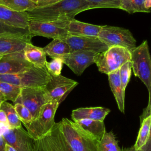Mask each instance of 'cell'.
<instances>
[{"mask_svg":"<svg viewBox=\"0 0 151 151\" xmlns=\"http://www.w3.org/2000/svg\"><path fill=\"white\" fill-rule=\"evenodd\" d=\"M94 8H120L121 0H85Z\"/></svg>","mask_w":151,"mask_h":151,"instance_id":"1f68e13d","label":"cell"},{"mask_svg":"<svg viewBox=\"0 0 151 151\" xmlns=\"http://www.w3.org/2000/svg\"><path fill=\"white\" fill-rule=\"evenodd\" d=\"M110 112L109 109L103 107H80L73 110L71 116L73 122L83 119L104 121Z\"/></svg>","mask_w":151,"mask_h":151,"instance_id":"d6986e66","label":"cell"},{"mask_svg":"<svg viewBox=\"0 0 151 151\" xmlns=\"http://www.w3.org/2000/svg\"><path fill=\"white\" fill-rule=\"evenodd\" d=\"M96 53L91 51H76L61 56V58L77 76H81L89 65L94 63Z\"/></svg>","mask_w":151,"mask_h":151,"instance_id":"5bb4252c","label":"cell"},{"mask_svg":"<svg viewBox=\"0 0 151 151\" xmlns=\"http://www.w3.org/2000/svg\"><path fill=\"white\" fill-rule=\"evenodd\" d=\"M0 5L17 12L29 11L37 7L31 0H0Z\"/></svg>","mask_w":151,"mask_h":151,"instance_id":"cb8c5ba5","label":"cell"},{"mask_svg":"<svg viewBox=\"0 0 151 151\" xmlns=\"http://www.w3.org/2000/svg\"><path fill=\"white\" fill-rule=\"evenodd\" d=\"M78 84L77 81L61 75H50L44 88L50 101L55 100L60 104Z\"/></svg>","mask_w":151,"mask_h":151,"instance_id":"8fae6325","label":"cell"},{"mask_svg":"<svg viewBox=\"0 0 151 151\" xmlns=\"http://www.w3.org/2000/svg\"><path fill=\"white\" fill-rule=\"evenodd\" d=\"M145 0H121L120 9L124 10L129 14L135 12H150L145 7Z\"/></svg>","mask_w":151,"mask_h":151,"instance_id":"83f0119b","label":"cell"},{"mask_svg":"<svg viewBox=\"0 0 151 151\" xmlns=\"http://www.w3.org/2000/svg\"><path fill=\"white\" fill-rule=\"evenodd\" d=\"M91 9L92 6L85 0H62L27 12L29 20L54 22L74 19L78 14Z\"/></svg>","mask_w":151,"mask_h":151,"instance_id":"6da1fadb","label":"cell"},{"mask_svg":"<svg viewBox=\"0 0 151 151\" xmlns=\"http://www.w3.org/2000/svg\"><path fill=\"white\" fill-rule=\"evenodd\" d=\"M122 151H139V150H136L134 146H131L130 147H127V148H123L122 149Z\"/></svg>","mask_w":151,"mask_h":151,"instance_id":"7bdbcfd3","label":"cell"},{"mask_svg":"<svg viewBox=\"0 0 151 151\" xmlns=\"http://www.w3.org/2000/svg\"><path fill=\"white\" fill-rule=\"evenodd\" d=\"M63 40L69 45L71 52L85 51L97 54L109 48L108 46L98 37L68 35Z\"/></svg>","mask_w":151,"mask_h":151,"instance_id":"4fadbf2b","label":"cell"},{"mask_svg":"<svg viewBox=\"0 0 151 151\" xmlns=\"http://www.w3.org/2000/svg\"><path fill=\"white\" fill-rule=\"evenodd\" d=\"M149 91V101L147 106L143 109L142 114L140 116V123L143 121L144 119L149 116H151V85L148 89Z\"/></svg>","mask_w":151,"mask_h":151,"instance_id":"e575fe53","label":"cell"},{"mask_svg":"<svg viewBox=\"0 0 151 151\" xmlns=\"http://www.w3.org/2000/svg\"><path fill=\"white\" fill-rule=\"evenodd\" d=\"M144 5L146 9L151 11V0H145Z\"/></svg>","mask_w":151,"mask_h":151,"instance_id":"60d3db41","label":"cell"},{"mask_svg":"<svg viewBox=\"0 0 151 151\" xmlns=\"http://www.w3.org/2000/svg\"><path fill=\"white\" fill-rule=\"evenodd\" d=\"M43 138L50 151H73L61 132L58 123Z\"/></svg>","mask_w":151,"mask_h":151,"instance_id":"ac0fdd59","label":"cell"},{"mask_svg":"<svg viewBox=\"0 0 151 151\" xmlns=\"http://www.w3.org/2000/svg\"><path fill=\"white\" fill-rule=\"evenodd\" d=\"M35 151H50L43 137L35 140Z\"/></svg>","mask_w":151,"mask_h":151,"instance_id":"d590c367","label":"cell"},{"mask_svg":"<svg viewBox=\"0 0 151 151\" xmlns=\"http://www.w3.org/2000/svg\"><path fill=\"white\" fill-rule=\"evenodd\" d=\"M37 7H41L54 4L62 0H32Z\"/></svg>","mask_w":151,"mask_h":151,"instance_id":"8d00e7d4","label":"cell"},{"mask_svg":"<svg viewBox=\"0 0 151 151\" xmlns=\"http://www.w3.org/2000/svg\"><path fill=\"white\" fill-rule=\"evenodd\" d=\"M50 78L46 67L33 66L29 70L14 74H0V81L21 88L44 87Z\"/></svg>","mask_w":151,"mask_h":151,"instance_id":"5b68a950","label":"cell"},{"mask_svg":"<svg viewBox=\"0 0 151 151\" xmlns=\"http://www.w3.org/2000/svg\"><path fill=\"white\" fill-rule=\"evenodd\" d=\"M4 101H6L5 100V99H4V97H3V96H2L1 94H0V107H1V104H2Z\"/></svg>","mask_w":151,"mask_h":151,"instance_id":"ee69618b","label":"cell"},{"mask_svg":"<svg viewBox=\"0 0 151 151\" xmlns=\"http://www.w3.org/2000/svg\"><path fill=\"white\" fill-rule=\"evenodd\" d=\"M22 88L6 82L0 81V94L5 101L10 100L14 103L19 97Z\"/></svg>","mask_w":151,"mask_h":151,"instance_id":"4316f807","label":"cell"},{"mask_svg":"<svg viewBox=\"0 0 151 151\" xmlns=\"http://www.w3.org/2000/svg\"><path fill=\"white\" fill-rule=\"evenodd\" d=\"M131 61V52L121 47H110L104 51L97 53L94 63L100 72L109 74L117 70L127 61Z\"/></svg>","mask_w":151,"mask_h":151,"instance_id":"277c9868","label":"cell"},{"mask_svg":"<svg viewBox=\"0 0 151 151\" xmlns=\"http://www.w3.org/2000/svg\"><path fill=\"white\" fill-rule=\"evenodd\" d=\"M29 18L27 11L17 12L0 5V22L20 28H28Z\"/></svg>","mask_w":151,"mask_h":151,"instance_id":"2e32d148","label":"cell"},{"mask_svg":"<svg viewBox=\"0 0 151 151\" xmlns=\"http://www.w3.org/2000/svg\"><path fill=\"white\" fill-rule=\"evenodd\" d=\"M101 26L83 22L74 18L68 21L67 30L68 35L98 37Z\"/></svg>","mask_w":151,"mask_h":151,"instance_id":"e0dca14e","label":"cell"},{"mask_svg":"<svg viewBox=\"0 0 151 151\" xmlns=\"http://www.w3.org/2000/svg\"><path fill=\"white\" fill-rule=\"evenodd\" d=\"M63 61L60 57L53 58L50 62H46L45 67L50 75L60 76L63 65Z\"/></svg>","mask_w":151,"mask_h":151,"instance_id":"836d02e7","label":"cell"},{"mask_svg":"<svg viewBox=\"0 0 151 151\" xmlns=\"http://www.w3.org/2000/svg\"><path fill=\"white\" fill-rule=\"evenodd\" d=\"M98 151H122L113 132H106L98 145Z\"/></svg>","mask_w":151,"mask_h":151,"instance_id":"d4e9b609","label":"cell"},{"mask_svg":"<svg viewBox=\"0 0 151 151\" xmlns=\"http://www.w3.org/2000/svg\"><path fill=\"white\" fill-rule=\"evenodd\" d=\"M43 50L46 55L52 58L61 57L63 55L71 52L70 48L67 43L63 40L55 39L50 42Z\"/></svg>","mask_w":151,"mask_h":151,"instance_id":"603a6c76","label":"cell"},{"mask_svg":"<svg viewBox=\"0 0 151 151\" xmlns=\"http://www.w3.org/2000/svg\"><path fill=\"white\" fill-rule=\"evenodd\" d=\"M14 106L19 119L24 124L30 123L34 119L30 111L23 104L15 103Z\"/></svg>","mask_w":151,"mask_h":151,"instance_id":"4dcf8cb0","label":"cell"},{"mask_svg":"<svg viewBox=\"0 0 151 151\" xmlns=\"http://www.w3.org/2000/svg\"><path fill=\"white\" fill-rule=\"evenodd\" d=\"M132 69V66L131 61H127L124 64H123L119 68V76L123 88L124 90H126V87L130 78Z\"/></svg>","mask_w":151,"mask_h":151,"instance_id":"d6a6232c","label":"cell"},{"mask_svg":"<svg viewBox=\"0 0 151 151\" xmlns=\"http://www.w3.org/2000/svg\"><path fill=\"white\" fill-rule=\"evenodd\" d=\"M58 123L64 139L73 151H98L99 141L76 122L63 118Z\"/></svg>","mask_w":151,"mask_h":151,"instance_id":"7a4b0ae2","label":"cell"},{"mask_svg":"<svg viewBox=\"0 0 151 151\" xmlns=\"http://www.w3.org/2000/svg\"><path fill=\"white\" fill-rule=\"evenodd\" d=\"M25 58L33 65L43 68L45 67L46 54L43 48L35 46L31 42L28 43L24 50Z\"/></svg>","mask_w":151,"mask_h":151,"instance_id":"44dd1931","label":"cell"},{"mask_svg":"<svg viewBox=\"0 0 151 151\" xmlns=\"http://www.w3.org/2000/svg\"><path fill=\"white\" fill-rule=\"evenodd\" d=\"M74 122L99 141L102 139L106 132L103 121L83 119Z\"/></svg>","mask_w":151,"mask_h":151,"instance_id":"7402d4cb","label":"cell"},{"mask_svg":"<svg viewBox=\"0 0 151 151\" xmlns=\"http://www.w3.org/2000/svg\"><path fill=\"white\" fill-rule=\"evenodd\" d=\"M141 126L139 131L137 137L133 146L136 150H139L146 143L151 125V116L146 117L140 123Z\"/></svg>","mask_w":151,"mask_h":151,"instance_id":"484cf974","label":"cell"},{"mask_svg":"<svg viewBox=\"0 0 151 151\" xmlns=\"http://www.w3.org/2000/svg\"><path fill=\"white\" fill-rule=\"evenodd\" d=\"M5 141L4 139L2 134L0 133V151H5Z\"/></svg>","mask_w":151,"mask_h":151,"instance_id":"ab89813d","label":"cell"},{"mask_svg":"<svg viewBox=\"0 0 151 151\" xmlns=\"http://www.w3.org/2000/svg\"><path fill=\"white\" fill-rule=\"evenodd\" d=\"M6 35L29 36V34L28 28H16L0 22V37Z\"/></svg>","mask_w":151,"mask_h":151,"instance_id":"f546056e","label":"cell"},{"mask_svg":"<svg viewBox=\"0 0 151 151\" xmlns=\"http://www.w3.org/2000/svg\"><path fill=\"white\" fill-rule=\"evenodd\" d=\"M31 1H32V0H31Z\"/></svg>","mask_w":151,"mask_h":151,"instance_id":"f6af8a7d","label":"cell"},{"mask_svg":"<svg viewBox=\"0 0 151 151\" xmlns=\"http://www.w3.org/2000/svg\"><path fill=\"white\" fill-rule=\"evenodd\" d=\"M98 38L108 47H121L130 52L136 47V41L133 34L129 29L124 28L102 25Z\"/></svg>","mask_w":151,"mask_h":151,"instance_id":"52a82bcc","label":"cell"},{"mask_svg":"<svg viewBox=\"0 0 151 151\" xmlns=\"http://www.w3.org/2000/svg\"><path fill=\"white\" fill-rule=\"evenodd\" d=\"M131 62L134 74L148 90L151 85V56L146 40L131 52Z\"/></svg>","mask_w":151,"mask_h":151,"instance_id":"8992f818","label":"cell"},{"mask_svg":"<svg viewBox=\"0 0 151 151\" xmlns=\"http://www.w3.org/2000/svg\"><path fill=\"white\" fill-rule=\"evenodd\" d=\"M0 133L5 143L17 151H35V140L22 126L9 129L8 126L0 124Z\"/></svg>","mask_w":151,"mask_h":151,"instance_id":"30bf717a","label":"cell"},{"mask_svg":"<svg viewBox=\"0 0 151 151\" xmlns=\"http://www.w3.org/2000/svg\"><path fill=\"white\" fill-rule=\"evenodd\" d=\"M109 82L111 90L114 95L118 108L120 112L124 113L125 90L123 88L119 76V69L109 74Z\"/></svg>","mask_w":151,"mask_h":151,"instance_id":"ffe728a7","label":"cell"},{"mask_svg":"<svg viewBox=\"0 0 151 151\" xmlns=\"http://www.w3.org/2000/svg\"><path fill=\"white\" fill-rule=\"evenodd\" d=\"M0 109L4 110L6 115L9 129H15L22 126V122L18 118L14 105L7 101H4L1 104Z\"/></svg>","mask_w":151,"mask_h":151,"instance_id":"f1b7e54d","label":"cell"},{"mask_svg":"<svg viewBox=\"0 0 151 151\" xmlns=\"http://www.w3.org/2000/svg\"><path fill=\"white\" fill-rule=\"evenodd\" d=\"M50 101L44 87H33L22 88L20 94L15 103H21L25 106L31 112L33 119L40 114L44 105Z\"/></svg>","mask_w":151,"mask_h":151,"instance_id":"9c48e42d","label":"cell"},{"mask_svg":"<svg viewBox=\"0 0 151 151\" xmlns=\"http://www.w3.org/2000/svg\"><path fill=\"white\" fill-rule=\"evenodd\" d=\"M31 38L30 35L0 37V59L5 55L23 51L26 45L31 42Z\"/></svg>","mask_w":151,"mask_h":151,"instance_id":"9a60e30c","label":"cell"},{"mask_svg":"<svg viewBox=\"0 0 151 151\" xmlns=\"http://www.w3.org/2000/svg\"><path fill=\"white\" fill-rule=\"evenodd\" d=\"M139 151H151V125L146 143L144 146H142V147L139 150Z\"/></svg>","mask_w":151,"mask_h":151,"instance_id":"74e56055","label":"cell"},{"mask_svg":"<svg viewBox=\"0 0 151 151\" xmlns=\"http://www.w3.org/2000/svg\"><path fill=\"white\" fill-rule=\"evenodd\" d=\"M34 65L24 57V51L4 55L0 59V74H14L27 71Z\"/></svg>","mask_w":151,"mask_h":151,"instance_id":"7c38bea8","label":"cell"},{"mask_svg":"<svg viewBox=\"0 0 151 151\" xmlns=\"http://www.w3.org/2000/svg\"><path fill=\"white\" fill-rule=\"evenodd\" d=\"M0 124H2L9 127L5 111L1 109H0Z\"/></svg>","mask_w":151,"mask_h":151,"instance_id":"f35d334b","label":"cell"},{"mask_svg":"<svg viewBox=\"0 0 151 151\" xmlns=\"http://www.w3.org/2000/svg\"><path fill=\"white\" fill-rule=\"evenodd\" d=\"M5 151H17L13 147L10 146L9 145L6 143L5 144Z\"/></svg>","mask_w":151,"mask_h":151,"instance_id":"b9f144b4","label":"cell"},{"mask_svg":"<svg viewBox=\"0 0 151 151\" xmlns=\"http://www.w3.org/2000/svg\"><path fill=\"white\" fill-rule=\"evenodd\" d=\"M68 20L54 22L29 21L28 29L29 35L41 36L48 38L64 40L68 35L67 25Z\"/></svg>","mask_w":151,"mask_h":151,"instance_id":"ba28073f","label":"cell"},{"mask_svg":"<svg viewBox=\"0 0 151 151\" xmlns=\"http://www.w3.org/2000/svg\"><path fill=\"white\" fill-rule=\"evenodd\" d=\"M60 103L51 100L43 106L39 115L30 123L24 124L28 134L38 140L47 134L55 124L54 117Z\"/></svg>","mask_w":151,"mask_h":151,"instance_id":"3957f363","label":"cell"}]
</instances>
